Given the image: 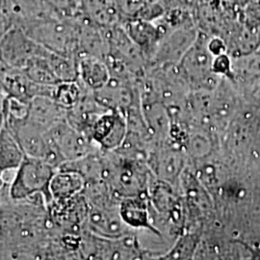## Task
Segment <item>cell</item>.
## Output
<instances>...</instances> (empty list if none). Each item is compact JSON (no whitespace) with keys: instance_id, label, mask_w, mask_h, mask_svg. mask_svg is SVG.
<instances>
[{"instance_id":"obj_1","label":"cell","mask_w":260,"mask_h":260,"mask_svg":"<svg viewBox=\"0 0 260 260\" xmlns=\"http://www.w3.org/2000/svg\"><path fill=\"white\" fill-rule=\"evenodd\" d=\"M19 27L53 53L75 59L79 55V26L76 16L62 18L47 13Z\"/></svg>"},{"instance_id":"obj_2","label":"cell","mask_w":260,"mask_h":260,"mask_svg":"<svg viewBox=\"0 0 260 260\" xmlns=\"http://www.w3.org/2000/svg\"><path fill=\"white\" fill-rule=\"evenodd\" d=\"M56 171L57 168L46 161L25 155L8 186L10 200L19 202L42 195L48 205L52 201L50 182Z\"/></svg>"},{"instance_id":"obj_3","label":"cell","mask_w":260,"mask_h":260,"mask_svg":"<svg viewBox=\"0 0 260 260\" xmlns=\"http://www.w3.org/2000/svg\"><path fill=\"white\" fill-rule=\"evenodd\" d=\"M208 36L209 34L200 30L194 44L177 64L180 75L191 91H212L223 78L213 73L214 56L207 47Z\"/></svg>"},{"instance_id":"obj_4","label":"cell","mask_w":260,"mask_h":260,"mask_svg":"<svg viewBox=\"0 0 260 260\" xmlns=\"http://www.w3.org/2000/svg\"><path fill=\"white\" fill-rule=\"evenodd\" d=\"M17 25L10 28L0 42V62L4 65L23 70L35 57L47 52Z\"/></svg>"},{"instance_id":"obj_5","label":"cell","mask_w":260,"mask_h":260,"mask_svg":"<svg viewBox=\"0 0 260 260\" xmlns=\"http://www.w3.org/2000/svg\"><path fill=\"white\" fill-rule=\"evenodd\" d=\"M199 31L196 25L170 30L161 39L148 68L177 65L194 44Z\"/></svg>"},{"instance_id":"obj_6","label":"cell","mask_w":260,"mask_h":260,"mask_svg":"<svg viewBox=\"0 0 260 260\" xmlns=\"http://www.w3.org/2000/svg\"><path fill=\"white\" fill-rule=\"evenodd\" d=\"M0 87L8 96L29 103L40 95L53 98L54 86L34 82L21 69L4 65L0 62Z\"/></svg>"},{"instance_id":"obj_7","label":"cell","mask_w":260,"mask_h":260,"mask_svg":"<svg viewBox=\"0 0 260 260\" xmlns=\"http://www.w3.org/2000/svg\"><path fill=\"white\" fill-rule=\"evenodd\" d=\"M84 224H86L87 232L108 239L120 238L133 232L122 220L119 205L106 206L89 205Z\"/></svg>"},{"instance_id":"obj_8","label":"cell","mask_w":260,"mask_h":260,"mask_svg":"<svg viewBox=\"0 0 260 260\" xmlns=\"http://www.w3.org/2000/svg\"><path fill=\"white\" fill-rule=\"evenodd\" d=\"M49 133L65 162L85 157L101 149L93 140L75 129L67 120L56 123L49 129Z\"/></svg>"},{"instance_id":"obj_9","label":"cell","mask_w":260,"mask_h":260,"mask_svg":"<svg viewBox=\"0 0 260 260\" xmlns=\"http://www.w3.org/2000/svg\"><path fill=\"white\" fill-rule=\"evenodd\" d=\"M125 115L117 110H107L96 120L91 131V139L102 150L118 149L127 134Z\"/></svg>"},{"instance_id":"obj_10","label":"cell","mask_w":260,"mask_h":260,"mask_svg":"<svg viewBox=\"0 0 260 260\" xmlns=\"http://www.w3.org/2000/svg\"><path fill=\"white\" fill-rule=\"evenodd\" d=\"M121 25L132 42L139 47L149 66L161 39L167 33V30L158 21L141 19H126Z\"/></svg>"},{"instance_id":"obj_11","label":"cell","mask_w":260,"mask_h":260,"mask_svg":"<svg viewBox=\"0 0 260 260\" xmlns=\"http://www.w3.org/2000/svg\"><path fill=\"white\" fill-rule=\"evenodd\" d=\"M149 169L157 176L159 180L169 184L177 183L184 171L185 157L178 147L161 148L149 156Z\"/></svg>"},{"instance_id":"obj_12","label":"cell","mask_w":260,"mask_h":260,"mask_svg":"<svg viewBox=\"0 0 260 260\" xmlns=\"http://www.w3.org/2000/svg\"><path fill=\"white\" fill-rule=\"evenodd\" d=\"M148 197L149 194H144L121 199L119 204L120 214L124 223L132 230H144L161 235L160 231L153 223Z\"/></svg>"},{"instance_id":"obj_13","label":"cell","mask_w":260,"mask_h":260,"mask_svg":"<svg viewBox=\"0 0 260 260\" xmlns=\"http://www.w3.org/2000/svg\"><path fill=\"white\" fill-rule=\"evenodd\" d=\"M77 73L80 83L92 93L103 88L111 77L107 63L93 55L77 57Z\"/></svg>"},{"instance_id":"obj_14","label":"cell","mask_w":260,"mask_h":260,"mask_svg":"<svg viewBox=\"0 0 260 260\" xmlns=\"http://www.w3.org/2000/svg\"><path fill=\"white\" fill-rule=\"evenodd\" d=\"M28 119L41 127L49 130L56 123L67 120V110L52 98L40 95L29 103Z\"/></svg>"},{"instance_id":"obj_15","label":"cell","mask_w":260,"mask_h":260,"mask_svg":"<svg viewBox=\"0 0 260 260\" xmlns=\"http://www.w3.org/2000/svg\"><path fill=\"white\" fill-rule=\"evenodd\" d=\"M86 181L82 176L71 170L57 169L50 182L52 201L63 202L83 193Z\"/></svg>"},{"instance_id":"obj_16","label":"cell","mask_w":260,"mask_h":260,"mask_svg":"<svg viewBox=\"0 0 260 260\" xmlns=\"http://www.w3.org/2000/svg\"><path fill=\"white\" fill-rule=\"evenodd\" d=\"M24 156L19 142L4 123L0 130V172L3 174L15 172Z\"/></svg>"},{"instance_id":"obj_17","label":"cell","mask_w":260,"mask_h":260,"mask_svg":"<svg viewBox=\"0 0 260 260\" xmlns=\"http://www.w3.org/2000/svg\"><path fill=\"white\" fill-rule=\"evenodd\" d=\"M233 57V56H232ZM260 78V52L233 57L232 81L237 85L251 83Z\"/></svg>"},{"instance_id":"obj_18","label":"cell","mask_w":260,"mask_h":260,"mask_svg":"<svg viewBox=\"0 0 260 260\" xmlns=\"http://www.w3.org/2000/svg\"><path fill=\"white\" fill-rule=\"evenodd\" d=\"M5 3L14 25L17 26H21L47 13L42 0H5Z\"/></svg>"},{"instance_id":"obj_19","label":"cell","mask_w":260,"mask_h":260,"mask_svg":"<svg viewBox=\"0 0 260 260\" xmlns=\"http://www.w3.org/2000/svg\"><path fill=\"white\" fill-rule=\"evenodd\" d=\"M88 93H90V91H88L78 79L64 81L55 85L52 99L68 111L75 107Z\"/></svg>"},{"instance_id":"obj_20","label":"cell","mask_w":260,"mask_h":260,"mask_svg":"<svg viewBox=\"0 0 260 260\" xmlns=\"http://www.w3.org/2000/svg\"><path fill=\"white\" fill-rule=\"evenodd\" d=\"M212 139L208 129L189 131L186 137L184 147L192 157L202 158L207 156L212 149Z\"/></svg>"},{"instance_id":"obj_21","label":"cell","mask_w":260,"mask_h":260,"mask_svg":"<svg viewBox=\"0 0 260 260\" xmlns=\"http://www.w3.org/2000/svg\"><path fill=\"white\" fill-rule=\"evenodd\" d=\"M198 248V241L195 235L187 234L180 237L175 246L170 249L165 256L166 258L172 259H185V258H193L195 255V251Z\"/></svg>"},{"instance_id":"obj_22","label":"cell","mask_w":260,"mask_h":260,"mask_svg":"<svg viewBox=\"0 0 260 260\" xmlns=\"http://www.w3.org/2000/svg\"><path fill=\"white\" fill-rule=\"evenodd\" d=\"M48 14L62 18H73L79 14L80 0H42Z\"/></svg>"},{"instance_id":"obj_23","label":"cell","mask_w":260,"mask_h":260,"mask_svg":"<svg viewBox=\"0 0 260 260\" xmlns=\"http://www.w3.org/2000/svg\"><path fill=\"white\" fill-rule=\"evenodd\" d=\"M149 1L150 0H113L122 22L126 19H137Z\"/></svg>"},{"instance_id":"obj_24","label":"cell","mask_w":260,"mask_h":260,"mask_svg":"<svg viewBox=\"0 0 260 260\" xmlns=\"http://www.w3.org/2000/svg\"><path fill=\"white\" fill-rule=\"evenodd\" d=\"M212 70L215 75L232 80L233 76V57L228 52L214 56Z\"/></svg>"},{"instance_id":"obj_25","label":"cell","mask_w":260,"mask_h":260,"mask_svg":"<svg viewBox=\"0 0 260 260\" xmlns=\"http://www.w3.org/2000/svg\"><path fill=\"white\" fill-rule=\"evenodd\" d=\"M14 26V21L6 6L5 0H0V42L8 32L10 28Z\"/></svg>"},{"instance_id":"obj_26","label":"cell","mask_w":260,"mask_h":260,"mask_svg":"<svg viewBox=\"0 0 260 260\" xmlns=\"http://www.w3.org/2000/svg\"><path fill=\"white\" fill-rule=\"evenodd\" d=\"M207 47L213 56L220 55L228 52V46L222 36L209 35L207 39Z\"/></svg>"}]
</instances>
